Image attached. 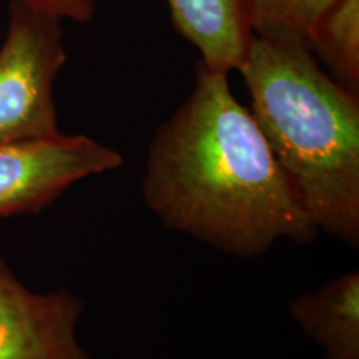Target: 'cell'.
I'll return each instance as SVG.
<instances>
[{
	"label": "cell",
	"instance_id": "obj_1",
	"mask_svg": "<svg viewBox=\"0 0 359 359\" xmlns=\"http://www.w3.org/2000/svg\"><path fill=\"white\" fill-rule=\"evenodd\" d=\"M143 200L170 230L236 258L320 231L228 74L201 62L190 97L155 132Z\"/></svg>",
	"mask_w": 359,
	"mask_h": 359
},
{
	"label": "cell",
	"instance_id": "obj_2",
	"mask_svg": "<svg viewBox=\"0 0 359 359\" xmlns=\"http://www.w3.org/2000/svg\"><path fill=\"white\" fill-rule=\"evenodd\" d=\"M251 115L318 230L359 245V98L304 40L251 35L238 67Z\"/></svg>",
	"mask_w": 359,
	"mask_h": 359
},
{
	"label": "cell",
	"instance_id": "obj_3",
	"mask_svg": "<svg viewBox=\"0 0 359 359\" xmlns=\"http://www.w3.org/2000/svg\"><path fill=\"white\" fill-rule=\"evenodd\" d=\"M65 62L60 19L12 0L0 45V145L60 133L53 85Z\"/></svg>",
	"mask_w": 359,
	"mask_h": 359
},
{
	"label": "cell",
	"instance_id": "obj_4",
	"mask_svg": "<svg viewBox=\"0 0 359 359\" xmlns=\"http://www.w3.org/2000/svg\"><path fill=\"white\" fill-rule=\"evenodd\" d=\"M122 165L118 151L87 135L0 145V218L37 215L75 183Z\"/></svg>",
	"mask_w": 359,
	"mask_h": 359
},
{
	"label": "cell",
	"instance_id": "obj_5",
	"mask_svg": "<svg viewBox=\"0 0 359 359\" xmlns=\"http://www.w3.org/2000/svg\"><path fill=\"white\" fill-rule=\"evenodd\" d=\"M82 314L77 294L32 291L0 257V359H93L77 341Z\"/></svg>",
	"mask_w": 359,
	"mask_h": 359
},
{
	"label": "cell",
	"instance_id": "obj_6",
	"mask_svg": "<svg viewBox=\"0 0 359 359\" xmlns=\"http://www.w3.org/2000/svg\"><path fill=\"white\" fill-rule=\"evenodd\" d=\"M175 29L201 53L206 69L238 70L253 35L245 0H167Z\"/></svg>",
	"mask_w": 359,
	"mask_h": 359
},
{
	"label": "cell",
	"instance_id": "obj_7",
	"mask_svg": "<svg viewBox=\"0 0 359 359\" xmlns=\"http://www.w3.org/2000/svg\"><path fill=\"white\" fill-rule=\"evenodd\" d=\"M290 313L326 359H359V273L348 271L298 296Z\"/></svg>",
	"mask_w": 359,
	"mask_h": 359
},
{
	"label": "cell",
	"instance_id": "obj_8",
	"mask_svg": "<svg viewBox=\"0 0 359 359\" xmlns=\"http://www.w3.org/2000/svg\"><path fill=\"white\" fill-rule=\"evenodd\" d=\"M333 79L359 93V0H334L309 39Z\"/></svg>",
	"mask_w": 359,
	"mask_h": 359
},
{
	"label": "cell",
	"instance_id": "obj_9",
	"mask_svg": "<svg viewBox=\"0 0 359 359\" xmlns=\"http://www.w3.org/2000/svg\"><path fill=\"white\" fill-rule=\"evenodd\" d=\"M334 0H245L255 35L298 37L309 43L318 22Z\"/></svg>",
	"mask_w": 359,
	"mask_h": 359
},
{
	"label": "cell",
	"instance_id": "obj_10",
	"mask_svg": "<svg viewBox=\"0 0 359 359\" xmlns=\"http://www.w3.org/2000/svg\"><path fill=\"white\" fill-rule=\"evenodd\" d=\"M22 2L60 20L88 22L95 12V0H22Z\"/></svg>",
	"mask_w": 359,
	"mask_h": 359
}]
</instances>
